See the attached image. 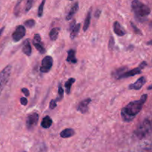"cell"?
<instances>
[{"instance_id":"6da1fadb","label":"cell","mask_w":152,"mask_h":152,"mask_svg":"<svg viewBox=\"0 0 152 152\" xmlns=\"http://www.w3.org/2000/svg\"><path fill=\"white\" fill-rule=\"evenodd\" d=\"M147 98L148 95L143 94L140 99L129 102L126 107L123 108V109L121 110V117L123 121H132L141 111L142 106L146 102Z\"/></svg>"},{"instance_id":"7a4b0ae2","label":"cell","mask_w":152,"mask_h":152,"mask_svg":"<svg viewBox=\"0 0 152 152\" xmlns=\"http://www.w3.org/2000/svg\"><path fill=\"white\" fill-rule=\"evenodd\" d=\"M132 8L133 13H134L135 17L140 22H142L149 16L151 13V9L146 4H143L139 0H133L132 2Z\"/></svg>"},{"instance_id":"3957f363","label":"cell","mask_w":152,"mask_h":152,"mask_svg":"<svg viewBox=\"0 0 152 152\" xmlns=\"http://www.w3.org/2000/svg\"><path fill=\"white\" fill-rule=\"evenodd\" d=\"M151 131V122L148 120H145L140 124L137 130L134 132V135L138 139H143L150 135Z\"/></svg>"},{"instance_id":"277c9868","label":"cell","mask_w":152,"mask_h":152,"mask_svg":"<svg viewBox=\"0 0 152 152\" xmlns=\"http://www.w3.org/2000/svg\"><path fill=\"white\" fill-rule=\"evenodd\" d=\"M11 71L12 65H7L0 72V95H1L3 89L4 88L5 86L8 83L9 79H10V75H11Z\"/></svg>"},{"instance_id":"5b68a950","label":"cell","mask_w":152,"mask_h":152,"mask_svg":"<svg viewBox=\"0 0 152 152\" xmlns=\"http://www.w3.org/2000/svg\"><path fill=\"white\" fill-rule=\"evenodd\" d=\"M147 65L146 62H142L137 68H134V69L131 70L129 71H126L125 73H122L120 75L118 76L117 77V80H121V79H125V78H129V77H134L135 75H137V74H140L142 73V69L145 68Z\"/></svg>"},{"instance_id":"8992f818","label":"cell","mask_w":152,"mask_h":152,"mask_svg":"<svg viewBox=\"0 0 152 152\" xmlns=\"http://www.w3.org/2000/svg\"><path fill=\"white\" fill-rule=\"evenodd\" d=\"M53 59L50 56H46L42 61V65L40 67V71L42 73H48L50 71L53 67Z\"/></svg>"},{"instance_id":"52a82bcc","label":"cell","mask_w":152,"mask_h":152,"mask_svg":"<svg viewBox=\"0 0 152 152\" xmlns=\"http://www.w3.org/2000/svg\"><path fill=\"white\" fill-rule=\"evenodd\" d=\"M26 34V29L23 25H19L16 27L15 31L12 34V38L14 42H19Z\"/></svg>"},{"instance_id":"ba28073f","label":"cell","mask_w":152,"mask_h":152,"mask_svg":"<svg viewBox=\"0 0 152 152\" xmlns=\"http://www.w3.org/2000/svg\"><path fill=\"white\" fill-rule=\"evenodd\" d=\"M39 121V114L37 113H33L28 116L26 120V126L28 129H34L37 125Z\"/></svg>"},{"instance_id":"9c48e42d","label":"cell","mask_w":152,"mask_h":152,"mask_svg":"<svg viewBox=\"0 0 152 152\" xmlns=\"http://www.w3.org/2000/svg\"><path fill=\"white\" fill-rule=\"evenodd\" d=\"M145 83H146L145 77H141L134 83L129 85V89H130V90H140V89L142 88V87L145 84Z\"/></svg>"},{"instance_id":"30bf717a","label":"cell","mask_w":152,"mask_h":152,"mask_svg":"<svg viewBox=\"0 0 152 152\" xmlns=\"http://www.w3.org/2000/svg\"><path fill=\"white\" fill-rule=\"evenodd\" d=\"M91 102V98H88V99H84L81 102H80V104L78 105V106H77V111L81 112L82 114H86L88 112V106Z\"/></svg>"},{"instance_id":"8fae6325","label":"cell","mask_w":152,"mask_h":152,"mask_svg":"<svg viewBox=\"0 0 152 152\" xmlns=\"http://www.w3.org/2000/svg\"><path fill=\"white\" fill-rule=\"evenodd\" d=\"M114 31L115 33V34H117L119 37H123L126 34V31L123 27L121 26V25L120 24V22L116 21L114 23Z\"/></svg>"},{"instance_id":"7c38bea8","label":"cell","mask_w":152,"mask_h":152,"mask_svg":"<svg viewBox=\"0 0 152 152\" xmlns=\"http://www.w3.org/2000/svg\"><path fill=\"white\" fill-rule=\"evenodd\" d=\"M78 10H79V3L77 1V2H75L74 4H73L72 7H71V9H70L69 12H68V13L66 16V20L68 21L70 20V19H72L73 16L77 13V12L78 11Z\"/></svg>"},{"instance_id":"4fadbf2b","label":"cell","mask_w":152,"mask_h":152,"mask_svg":"<svg viewBox=\"0 0 152 152\" xmlns=\"http://www.w3.org/2000/svg\"><path fill=\"white\" fill-rule=\"evenodd\" d=\"M22 52L28 56H30L32 53V48H31L29 39H26L24 42L23 47H22Z\"/></svg>"},{"instance_id":"5bb4252c","label":"cell","mask_w":152,"mask_h":152,"mask_svg":"<svg viewBox=\"0 0 152 152\" xmlns=\"http://www.w3.org/2000/svg\"><path fill=\"white\" fill-rule=\"evenodd\" d=\"M66 61L71 63L76 64L77 62V59L76 58V51L73 49H71L68 51V56H67Z\"/></svg>"},{"instance_id":"9a60e30c","label":"cell","mask_w":152,"mask_h":152,"mask_svg":"<svg viewBox=\"0 0 152 152\" xmlns=\"http://www.w3.org/2000/svg\"><path fill=\"white\" fill-rule=\"evenodd\" d=\"M52 123H53V120L50 118L49 116H45L44 118L42 119L41 123V126L43 129H49L50 126H52Z\"/></svg>"},{"instance_id":"2e32d148","label":"cell","mask_w":152,"mask_h":152,"mask_svg":"<svg viewBox=\"0 0 152 152\" xmlns=\"http://www.w3.org/2000/svg\"><path fill=\"white\" fill-rule=\"evenodd\" d=\"M75 134L74 129H65V130L62 131L60 133V137L62 138H69L73 137Z\"/></svg>"},{"instance_id":"e0dca14e","label":"cell","mask_w":152,"mask_h":152,"mask_svg":"<svg viewBox=\"0 0 152 152\" xmlns=\"http://www.w3.org/2000/svg\"><path fill=\"white\" fill-rule=\"evenodd\" d=\"M59 31H60V28H53V29H51V31L49 33V37H50V40L55 41L58 38Z\"/></svg>"},{"instance_id":"ac0fdd59","label":"cell","mask_w":152,"mask_h":152,"mask_svg":"<svg viewBox=\"0 0 152 152\" xmlns=\"http://www.w3.org/2000/svg\"><path fill=\"white\" fill-rule=\"evenodd\" d=\"M80 26H81V25H80V23L75 24V25H74V26L71 28V39H75L76 37H77V34H78L79 31H80Z\"/></svg>"},{"instance_id":"d6986e66","label":"cell","mask_w":152,"mask_h":152,"mask_svg":"<svg viewBox=\"0 0 152 152\" xmlns=\"http://www.w3.org/2000/svg\"><path fill=\"white\" fill-rule=\"evenodd\" d=\"M91 10H89L84 22V26H83V31H86L88 29L91 24Z\"/></svg>"},{"instance_id":"ffe728a7","label":"cell","mask_w":152,"mask_h":152,"mask_svg":"<svg viewBox=\"0 0 152 152\" xmlns=\"http://www.w3.org/2000/svg\"><path fill=\"white\" fill-rule=\"evenodd\" d=\"M76 80L74 78H70L67 80V82L65 83V90H66V93L68 94H70L71 93V88L72 87V85L75 83Z\"/></svg>"},{"instance_id":"44dd1931","label":"cell","mask_w":152,"mask_h":152,"mask_svg":"<svg viewBox=\"0 0 152 152\" xmlns=\"http://www.w3.org/2000/svg\"><path fill=\"white\" fill-rule=\"evenodd\" d=\"M63 94H64L63 88H62L61 83H59V87H58V96H57V98L55 99V100H56V102H57V101H61L62 99H63V97H64Z\"/></svg>"},{"instance_id":"7402d4cb","label":"cell","mask_w":152,"mask_h":152,"mask_svg":"<svg viewBox=\"0 0 152 152\" xmlns=\"http://www.w3.org/2000/svg\"><path fill=\"white\" fill-rule=\"evenodd\" d=\"M33 43H34V47L36 48V49H37V50L41 53V54H43V53H45V48L42 46V42H33Z\"/></svg>"},{"instance_id":"603a6c76","label":"cell","mask_w":152,"mask_h":152,"mask_svg":"<svg viewBox=\"0 0 152 152\" xmlns=\"http://www.w3.org/2000/svg\"><path fill=\"white\" fill-rule=\"evenodd\" d=\"M46 0H42L41 2V4H39L38 7V16L39 17H42L43 15V12H44V7L45 4Z\"/></svg>"},{"instance_id":"cb8c5ba5","label":"cell","mask_w":152,"mask_h":152,"mask_svg":"<svg viewBox=\"0 0 152 152\" xmlns=\"http://www.w3.org/2000/svg\"><path fill=\"white\" fill-rule=\"evenodd\" d=\"M36 25V22H35V20L34 19H28V20H26L25 22V25L26 27H28V28H32L33 27L35 26Z\"/></svg>"},{"instance_id":"d4e9b609","label":"cell","mask_w":152,"mask_h":152,"mask_svg":"<svg viewBox=\"0 0 152 152\" xmlns=\"http://www.w3.org/2000/svg\"><path fill=\"white\" fill-rule=\"evenodd\" d=\"M33 4H34V0H27L26 4H25V13H27V12H28L30 10H31V8L33 6Z\"/></svg>"},{"instance_id":"484cf974","label":"cell","mask_w":152,"mask_h":152,"mask_svg":"<svg viewBox=\"0 0 152 152\" xmlns=\"http://www.w3.org/2000/svg\"><path fill=\"white\" fill-rule=\"evenodd\" d=\"M22 0H19L17 2V4H16L14 8V15L15 16H18L19 15V11H20V4L22 3Z\"/></svg>"},{"instance_id":"4316f807","label":"cell","mask_w":152,"mask_h":152,"mask_svg":"<svg viewBox=\"0 0 152 152\" xmlns=\"http://www.w3.org/2000/svg\"><path fill=\"white\" fill-rule=\"evenodd\" d=\"M131 25H132V28H133L135 34H137V35H140V36H142V32L140 31V30L139 29V28L137 27V25H135V24H134L133 22H131Z\"/></svg>"},{"instance_id":"83f0119b","label":"cell","mask_w":152,"mask_h":152,"mask_svg":"<svg viewBox=\"0 0 152 152\" xmlns=\"http://www.w3.org/2000/svg\"><path fill=\"white\" fill-rule=\"evenodd\" d=\"M114 47V39L112 37H110L109 43H108V48H109V50H112L113 48Z\"/></svg>"},{"instance_id":"f1b7e54d","label":"cell","mask_w":152,"mask_h":152,"mask_svg":"<svg viewBox=\"0 0 152 152\" xmlns=\"http://www.w3.org/2000/svg\"><path fill=\"white\" fill-rule=\"evenodd\" d=\"M33 42H42L41 41V36L39 35V34H36L35 36L34 37V41Z\"/></svg>"},{"instance_id":"f546056e","label":"cell","mask_w":152,"mask_h":152,"mask_svg":"<svg viewBox=\"0 0 152 152\" xmlns=\"http://www.w3.org/2000/svg\"><path fill=\"white\" fill-rule=\"evenodd\" d=\"M56 107V102L55 99H52L50 102V109H54Z\"/></svg>"},{"instance_id":"4dcf8cb0","label":"cell","mask_w":152,"mask_h":152,"mask_svg":"<svg viewBox=\"0 0 152 152\" xmlns=\"http://www.w3.org/2000/svg\"><path fill=\"white\" fill-rule=\"evenodd\" d=\"M21 91H22V93H23L24 94H25L26 96H30L29 91H28V89L26 88H22V90H21Z\"/></svg>"},{"instance_id":"1f68e13d","label":"cell","mask_w":152,"mask_h":152,"mask_svg":"<svg viewBox=\"0 0 152 152\" xmlns=\"http://www.w3.org/2000/svg\"><path fill=\"white\" fill-rule=\"evenodd\" d=\"M20 103L22 105H26L28 104V99L25 97H22L20 98Z\"/></svg>"},{"instance_id":"d6a6232c","label":"cell","mask_w":152,"mask_h":152,"mask_svg":"<svg viewBox=\"0 0 152 152\" xmlns=\"http://www.w3.org/2000/svg\"><path fill=\"white\" fill-rule=\"evenodd\" d=\"M100 14H101V10H96V13H95V17H96V18L99 17V16H100Z\"/></svg>"},{"instance_id":"836d02e7","label":"cell","mask_w":152,"mask_h":152,"mask_svg":"<svg viewBox=\"0 0 152 152\" xmlns=\"http://www.w3.org/2000/svg\"><path fill=\"white\" fill-rule=\"evenodd\" d=\"M4 31V27H2L1 28H0V37H1V34H2L3 31Z\"/></svg>"},{"instance_id":"e575fe53","label":"cell","mask_w":152,"mask_h":152,"mask_svg":"<svg viewBox=\"0 0 152 152\" xmlns=\"http://www.w3.org/2000/svg\"><path fill=\"white\" fill-rule=\"evenodd\" d=\"M148 90H151V86H150L149 87H148Z\"/></svg>"},{"instance_id":"d590c367","label":"cell","mask_w":152,"mask_h":152,"mask_svg":"<svg viewBox=\"0 0 152 152\" xmlns=\"http://www.w3.org/2000/svg\"><path fill=\"white\" fill-rule=\"evenodd\" d=\"M69 1H73V0H69Z\"/></svg>"},{"instance_id":"8d00e7d4","label":"cell","mask_w":152,"mask_h":152,"mask_svg":"<svg viewBox=\"0 0 152 152\" xmlns=\"http://www.w3.org/2000/svg\"><path fill=\"white\" fill-rule=\"evenodd\" d=\"M23 152H26V151H23Z\"/></svg>"}]
</instances>
